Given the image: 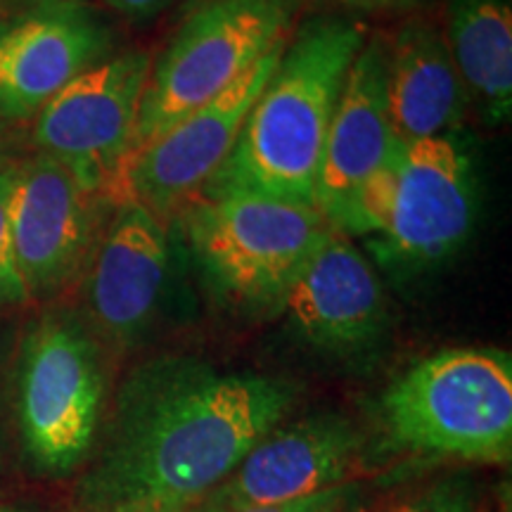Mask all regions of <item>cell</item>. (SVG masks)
Masks as SVG:
<instances>
[{"label": "cell", "mask_w": 512, "mask_h": 512, "mask_svg": "<svg viewBox=\"0 0 512 512\" xmlns=\"http://www.w3.org/2000/svg\"><path fill=\"white\" fill-rule=\"evenodd\" d=\"M105 202L41 152L17 166L10 197L12 245L29 297L60 292L86 271L98 249Z\"/></svg>", "instance_id": "30bf717a"}, {"label": "cell", "mask_w": 512, "mask_h": 512, "mask_svg": "<svg viewBox=\"0 0 512 512\" xmlns=\"http://www.w3.org/2000/svg\"><path fill=\"white\" fill-rule=\"evenodd\" d=\"M105 401L98 342L72 313H46L19 356L17 420L29 463L69 475L91 451Z\"/></svg>", "instance_id": "52a82bcc"}, {"label": "cell", "mask_w": 512, "mask_h": 512, "mask_svg": "<svg viewBox=\"0 0 512 512\" xmlns=\"http://www.w3.org/2000/svg\"><path fill=\"white\" fill-rule=\"evenodd\" d=\"M185 228L204 273L249 304H283L297 275L335 230L316 204L254 192L197 197Z\"/></svg>", "instance_id": "8992f818"}, {"label": "cell", "mask_w": 512, "mask_h": 512, "mask_svg": "<svg viewBox=\"0 0 512 512\" xmlns=\"http://www.w3.org/2000/svg\"><path fill=\"white\" fill-rule=\"evenodd\" d=\"M382 413L396 444L420 456L503 463L512 448L510 356L439 351L387 389Z\"/></svg>", "instance_id": "277c9868"}, {"label": "cell", "mask_w": 512, "mask_h": 512, "mask_svg": "<svg viewBox=\"0 0 512 512\" xmlns=\"http://www.w3.org/2000/svg\"><path fill=\"white\" fill-rule=\"evenodd\" d=\"M318 3L335 5V8H347V10H394V8H413V5L425 3V0H318Z\"/></svg>", "instance_id": "7402d4cb"}, {"label": "cell", "mask_w": 512, "mask_h": 512, "mask_svg": "<svg viewBox=\"0 0 512 512\" xmlns=\"http://www.w3.org/2000/svg\"><path fill=\"white\" fill-rule=\"evenodd\" d=\"M166 275L162 219L133 197H121L88 264L86 302L95 330L119 349L138 344L155 323Z\"/></svg>", "instance_id": "4fadbf2b"}, {"label": "cell", "mask_w": 512, "mask_h": 512, "mask_svg": "<svg viewBox=\"0 0 512 512\" xmlns=\"http://www.w3.org/2000/svg\"><path fill=\"white\" fill-rule=\"evenodd\" d=\"M292 325L316 347L356 351L384 325V294L349 235L332 230L283 297Z\"/></svg>", "instance_id": "9a60e30c"}, {"label": "cell", "mask_w": 512, "mask_h": 512, "mask_svg": "<svg viewBox=\"0 0 512 512\" xmlns=\"http://www.w3.org/2000/svg\"><path fill=\"white\" fill-rule=\"evenodd\" d=\"M387 55L389 43L382 36H368L358 50L320 159L313 204L344 235L363 188L399 145L387 112Z\"/></svg>", "instance_id": "7c38bea8"}, {"label": "cell", "mask_w": 512, "mask_h": 512, "mask_svg": "<svg viewBox=\"0 0 512 512\" xmlns=\"http://www.w3.org/2000/svg\"><path fill=\"white\" fill-rule=\"evenodd\" d=\"M112 46L83 0H34L0 31V119L34 117Z\"/></svg>", "instance_id": "8fae6325"}, {"label": "cell", "mask_w": 512, "mask_h": 512, "mask_svg": "<svg viewBox=\"0 0 512 512\" xmlns=\"http://www.w3.org/2000/svg\"><path fill=\"white\" fill-rule=\"evenodd\" d=\"M0 3H3V0H0Z\"/></svg>", "instance_id": "4316f807"}, {"label": "cell", "mask_w": 512, "mask_h": 512, "mask_svg": "<svg viewBox=\"0 0 512 512\" xmlns=\"http://www.w3.org/2000/svg\"><path fill=\"white\" fill-rule=\"evenodd\" d=\"M358 451L361 439L354 425L339 415L275 427L256 441L216 494L230 510L299 501L344 484Z\"/></svg>", "instance_id": "5bb4252c"}, {"label": "cell", "mask_w": 512, "mask_h": 512, "mask_svg": "<svg viewBox=\"0 0 512 512\" xmlns=\"http://www.w3.org/2000/svg\"><path fill=\"white\" fill-rule=\"evenodd\" d=\"M396 512H477L475 494L465 482H444Z\"/></svg>", "instance_id": "d6986e66"}, {"label": "cell", "mask_w": 512, "mask_h": 512, "mask_svg": "<svg viewBox=\"0 0 512 512\" xmlns=\"http://www.w3.org/2000/svg\"><path fill=\"white\" fill-rule=\"evenodd\" d=\"M166 512H230V508L221 501V496L214 491V494L207 496V498H202V501H197V503H192V505H185V508L166 510Z\"/></svg>", "instance_id": "603a6c76"}, {"label": "cell", "mask_w": 512, "mask_h": 512, "mask_svg": "<svg viewBox=\"0 0 512 512\" xmlns=\"http://www.w3.org/2000/svg\"><path fill=\"white\" fill-rule=\"evenodd\" d=\"M299 8L302 0H200L152 64L131 155L285 46Z\"/></svg>", "instance_id": "5b68a950"}, {"label": "cell", "mask_w": 512, "mask_h": 512, "mask_svg": "<svg viewBox=\"0 0 512 512\" xmlns=\"http://www.w3.org/2000/svg\"><path fill=\"white\" fill-rule=\"evenodd\" d=\"M117 15L131 19V22H150L178 0H105Z\"/></svg>", "instance_id": "44dd1931"}, {"label": "cell", "mask_w": 512, "mask_h": 512, "mask_svg": "<svg viewBox=\"0 0 512 512\" xmlns=\"http://www.w3.org/2000/svg\"><path fill=\"white\" fill-rule=\"evenodd\" d=\"M150 69L152 57L143 50L107 57L67 83L36 114L38 152L112 204L131 155Z\"/></svg>", "instance_id": "ba28073f"}, {"label": "cell", "mask_w": 512, "mask_h": 512, "mask_svg": "<svg viewBox=\"0 0 512 512\" xmlns=\"http://www.w3.org/2000/svg\"><path fill=\"white\" fill-rule=\"evenodd\" d=\"M5 24H8V19H5V10H3V3H0V31H3Z\"/></svg>", "instance_id": "d4e9b609"}, {"label": "cell", "mask_w": 512, "mask_h": 512, "mask_svg": "<svg viewBox=\"0 0 512 512\" xmlns=\"http://www.w3.org/2000/svg\"><path fill=\"white\" fill-rule=\"evenodd\" d=\"M285 46L273 48L221 95L133 152L121 171L117 202L133 197L162 219L200 197L228 159L249 107L271 79Z\"/></svg>", "instance_id": "9c48e42d"}, {"label": "cell", "mask_w": 512, "mask_h": 512, "mask_svg": "<svg viewBox=\"0 0 512 512\" xmlns=\"http://www.w3.org/2000/svg\"><path fill=\"white\" fill-rule=\"evenodd\" d=\"M17 166L0 169V306L24 304L29 299L22 275H19L15 245H12L10 197L15 188Z\"/></svg>", "instance_id": "ac0fdd59"}, {"label": "cell", "mask_w": 512, "mask_h": 512, "mask_svg": "<svg viewBox=\"0 0 512 512\" xmlns=\"http://www.w3.org/2000/svg\"><path fill=\"white\" fill-rule=\"evenodd\" d=\"M467 91L446 41L432 24H403L387 55V112L399 143L451 136Z\"/></svg>", "instance_id": "2e32d148"}, {"label": "cell", "mask_w": 512, "mask_h": 512, "mask_svg": "<svg viewBox=\"0 0 512 512\" xmlns=\"http://www.w3.org/2000/svg\"><path fill=\"white\" fill-rule=\"evenodd\" d=\"M366 38L368 27L356 17L320 15L304 22L200 197L254 192L313 204L339 93Z\"/></svg>", "instance_id": "7a4b0ae2"}, {"label": "cell", "mask_w": 512, "mask_h": 512, "mask_svg": "<svg viewBox=\"0 0 512 512\" xmlns=\"http://www.w3.org/2000/svg\"><path fill=\"white\" fill-rule=\"evenodd\" d=\"M297 401L292 382L157 361L121 389L110 439L79 486L83 512H166L214 494Z\"/></svg>", "instance_id": "6da1fadb"}, {"label": "cell", "mask_w": 512, "mask_h": 512, "mask_svg": "<svg viewBox=\"0 0 512 512\" xmlns=\"http://www.w3.org/2000/svg\"><path fill=\"white\" fill-rule=\"evenodd\" d=\"M5 152H3V128H0V169H5Z\"/></svg>", "instance_id": "cb8c5ba5"}, {"label": "cell", "mask_w": 512, "mask_h": 512, "mask_svg": "<svg viewBox=\"0 0 512 512\" xmlns=\"http://www.w3.org/2000/svg\"><path fill=\"white\" fill-rule=\"evenodd\" d=\"M0 512H15L12 508H5V505H0Z\"/></svg>", "instance_id": "484cf974"}, {"label": "cell", "mask_w": 512, "mask_h": 512, "mask_svg": "<svg viewBox=\"0 0 512 512\" xmlns=\"http://www.w3.org/2000/svg\"><path fill=\"white\" fill-rule=\"evenodd\" d=\"M349 498V486L339 484L332 489L318 491V494L299 498V501L280 503V505H264V508H242L230 512H339L344 501Z\"/></svg>", "instance_id": "ffe728a7"}, {"label": "cell", "mask_w": 512, "mask_h": 512, "mask_svg": "<svg viewBox=\"0 0 512 512\" xmlns=\"http://www.w3.org/2000/svg\"><path fill=\"white\" fill-rule=\"evenodd\" d=\"M448 53L486 119L503 124L512 110L510 0H453Z\"/></svg>", "instance_id": "e0dca14e"}, {"label": "cell", "mask_w": 512, "mask_h": 512, "mask_svg": "<svg viewBox=\"0 0 512 512\" xmlns=\"http://www.w3.org/2000/svg\"><path fill=\"white\" fill-rule=\"evenodd\" d=\"M477 219V176L453 136L399 143L356 202L347 235H366L382 266L420 271L451 256Z\"/></svg>", "instance_id": "3957f363"}]
</instances>
